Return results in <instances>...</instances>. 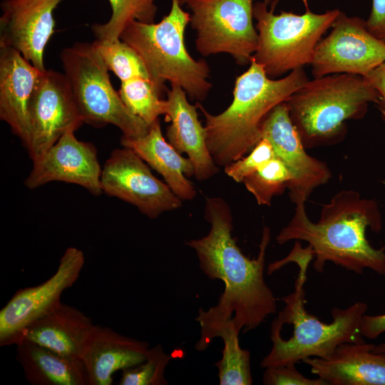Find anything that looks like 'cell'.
Returning <instances> with one entry per match:
<instances>
[{"mask_svg":"<svg viewBox=\"0 0 385 385\" xmlns=\"http://www.w3.org/2000/svg\"><path fill=\"white\" fill-rule=\"evenodd\" d=\"M302 14L282 11L274 14L277 0L270 9L262 2L253 6L258 45L252 58L270 78L309 65L316 46L340 13L333 9L323 14L312 12L307 0Z\"/></svg>","mask_w":385,"mask_h":385,"instance_id":"cell-7","label":"cell"},{"mask_svg":"<svg viewBox=\"0 0 385 385\" xmlns=\"http://www.w3.org/2000/svg\"><path fill=\"white\" fill-rule=\"evenodd\" d=\"M181 5L180 0H171L170 12L157 24L130 22L120 39L140 56L160 95L167 92L165 83L168 81L200 101L212 87L207 80L210 70L205 61L195 60L187 51L184 36L190 14Z\"/></svg>","mask_w":385,"mask_h":385,"instance_id":"cell-6","label":"cell"},{"mask_svg":"<svg viewBox=\"0 0 385 385\" xmlns=\"http://www.w3.org/2000/svg\"><path fill=\"white\" fill-rule=\"evenodd\" d=\"M64 0H3L0 46L18 51L41 71L45 47L55 32L54 10Z\"/></svg>","mask_w":385,"mask_h":385,"instance_id":"cell-16","label":"cell"},{"mask_svg":"<svg viewBox=\"0 0 385 385\" xmlns=\"http://www.w3.org/2000/svg\"><path fill=\"white\" fill-rule=\"evenodd\" d=\"M149 349L147 342L95 324L86 338L81 356L87 385H111L116 371L143 363Z\"/></svg>","mask_w":385,"mask_h":385,"instance_id":"cell-17","label":"cell"},{"mask_svg":"<svg viewBox=\"0 0 385 385\" xmlns=\"http://www.w3.org/2000/svg\"><path fill=\"white\" fill-rule=\"evenodd\" d=\"M74 132H66L33 162V168L24 182L28 188L35 189L52 181H61L78 185L94 195L103 193L102 170L96 149L93 143L78 140Z\"/></svg>","mask_w":385,"mask_h":385,"instance_id":"cell-15","label":"cell"},{"mask_svg":"<svg viewBox=\"0 0 385 385\" xmlns=\"http://www.w3.org/2000/svg\"><path fill=\"white\" fill-rule=\"evenodd\" d=\"M205 219L210 224L207 235L185 244L195 252L203 273L210 279L221 280L225 289L216 305L199 309L195 320L200 330L232 319L240 333L251 331L277 312V299L264 279L270 230L264 227L258 255L250 259L232 237L233 217L225 200L207 198Z\"/></svg>","mask_w":385,"mask_h":385,"instance_id":"cell-1","label":"cell"},{"mask_svg":"<svg viewBox=\"0 0 385 385\" xmlns=\"http://www.w3.org/2000/svg\"><path fill=\"white\" fill-rule=\"evenodd\" d=\"M42 71L17 50L0 46V118L26 148L29 143V104Z\"/></svg>","mask_w":385,"mask_h":385,"instance_id":"cell-18","label":"cell"},{"mask_svg":"<svg viewBox=\"0 0 385 385\" xmlns=\"http://www.w3.org/2000/svg\"><path fill=\"white\" fill-rule=\"evenodd\" d=\"M118 92L128 110L149 125L166 114L167 101L160 98L161 95L148 79L135 78L121 81Z\"/></svg>","mask_w":385,"mask_h":385,"instance_id":"cell-26","label":"cell"},{"mask_svg":"<svg viewBox=\"0 0 385 385\" xmlns=\"http://www.w3.org/2000/svg\"><path fill=\"white\" fill-rule=\"evenodd\" d=\"M262 138L271 143L275 156L285 165L292 176L287 189L294 205L305 202L314 189L331 178L332 173L326 163L306 152L286 102L272 109L263 121Z\"/></svg>","mask_w":385,"mask_h":385,"instance_id":"cell-14","label":"cell"},{"mask_svg":"<svg viewBox=\"0 0 385 385\" xmlns=\"http://www.w3.org/2000/svg\"><path fill=\"white\" fill-rule=\"evenodd\" d=\"M371 350L375 353L382 354L385 355V342L379 344L378 345H374Z\"/></svg>","mask_w":385,"mask_h":385,"instance_id":"cell-35","label":"cell"},{"mask_svg":"<svg viewBox=\"0 0 385 385\" xmlns=\"http://www.w3.org/2000/svg\"><path fill=\"white\" fill-rule=\"evenodd\" d=\"M94 325L83 312L61 302L27 325L17 342H34L58 354L81 359L86 338Z\"/></svg>","mask_w":385,"mask_h":385,"instance_id":"cell-21","label":"cell"},{"mask_svg":"<svg viewBox=\"0 0 385 385\" xmlns=\"http://www.w3.org/2000/svg\"><path fill=\"white\" fill-rule=\"evenodd\" d=\"M195 46L204 56L231 55L239 65L250 63L258 45L253 0H189Z\"/></svg>","mask_w":385,"mask_h":385,"instance_id":"cell-9","label":"cell"},{"mask_svg":"<svg viewBox=\"0 0 385 385\" xmlns=\"http://www.w3.org/2000/svg\"><path fill=\"white\" fill-rule=\"evenodd\" d=\"M309 80L303 68L273 79L252 58L248 69L237 77L232 101L223 112L212 115L197 101L205 118L207 148L216 165L225 167L250 152L262 139L267 115Z\"/></svg>","mask_w":385,"mask_h":385,"instance_id":"cell-4","label":"cell"},{"mask_svg":"<svg viewBox=\"0 0 385 385\" xmlns=\"http://www.w3.org/2000/svg\"><path fill=\"white\" fill-rule=\"evenodd\" d=\"M240 332L232 320L200 331L195 348L202 351L207 349L212 339L220 337L224 344L222 357L215 363L220 385H251L250 352L240 346Z\"/></svg>","mask_w":385,"mask_h":385,"instance_id":"cell-24","label":"cell"},{"mask_svg":"<svg viewBox=\"0 0 385 385\" xmlns=\"http://www.w3.org/2000/svg\"><path fill=\"white\" fill-rule=\"evenodd\" d=\"M111 16L104 24H94L92 31L100 41H114L133 21L154 23L158 7L155 0H108Z\"/></svg>","mask_w":385,"mask_h":385,"instance_id":"cell-25","label":"cell"},{"mask_svg":"<svg viewBox=\"0 0 385 385\" xmlns=\"http://www.w3.org/2000/svg\"><path fill=\"white\" fill-rule=\"evenodd\" d=\"M59 56L84 123L98 128L112 124L127 138L148 132L151 125L131 113L113 87L109 70L93 43L76 42Z\"/></svg>","mask_w":385,"mask_h":385,"instance_id":"cell-8","label":"cell"},{"mask_svg":"<svg viewBox=\"0 0 385 385\" xmlns=\"http://www.w3.org/2000/svg\"><path fill=\"white\" fill-rule=\"evenodd\" d=\"M262 382L266 385H328L322 379H309L299 373L295 364L265 368Z\"/></svg>","mask_w":385,"mask_h":385,"instance_id":"cell-31","label":"cell"},{"mask_svg":"<svg viewBox=\"0 0 385 385\" xmlns=\"http://www.w3.org/2000/svg\"><path fill=\"white\" fill-rule=\"evenodd\" d=\"M374 344L343 343L326 358L303 360L311 372L331 385H385V355Z\"/></svg>","mask_w":385,"mask_h":385,"instance_id":"cell-20","label":"cell"},{"mask_svg":"<svg viewBox=\"0 0 385 385\" xmlns=\"http://www.w3.org/2000/svg\"><path fill=\"white\" fill-rule=\"evenodd\" d=\"M313 257L310 246L302 248L297 240L288 256L268 266L271 274L293 262L298 265L299 272L294 291L279 299L284 307L272 323V346L262 359V368L296 364L312 356L326 358L343 343L365 342L361 333L362 317L368 308L365 302H356L346 309L333 308L330 324L323 323L306 310L304 285Z\"/></svg>","mask_w":385,"mask_h":385,"instance_id":"cell-3","label":"cell"},{"mask_svg":"<svg viewBox=\"0 0 385 385\" xmlns=\"http://www.w3.org/2000/svg\"><path fill=\"white\" fill-rule=\"evenodd\" d=\"M120 144L134 150L150 168L160 174L165 183L182 200L196 195L194 185L188 178L195 175L190 159L181 155L163 137L160 120L153 123L141 137L122 136Z\"/></svg>","mask_w":385,"mask_h":385,"instance_id":"cell-22","label":"cell"},{"mask_svg":"<svg viewBox=\"0 0 385 385\" xmlns=\"http://www.w3.org/2000/svg\"><path fill=\"white\" fill-rule=\"evenodd\" d=\"M64 73L42 71L29 104V143L32 161L41 158L68 130L83 123Z\"/></svg>","mask_w":385,"mask_h":385,"instance_id":"cell-12","label":"cell"},{"mask_svg":"<svg viewBox=\"0 0 385 385\" xmlns=\"http://www.w3.org/2000/svg\"><path fill=\"white\" fill-rule=\"evenodd\" d=\"M366 23L368 30L385 43V0H372L371 10Z\"/></svg>","mask_w":385,"mask_h":385,"instance_id":"cell-32","label":"cell"},{"mask_svg":"<svg viewBox=\"0 0 385 385\" xmlns=\"http://www.w3.org/2000/svg\"><path fill=\"white\" fill-rule=\"evenodd\" d=\"M364 77L376 91L378 95L376 104L385 120V61Z\"/></svg>","mask_w":385,"mask_h":385,"instance_id":"cell-33","label":"cell"},{"mask_svg":"<svg viewBox=\"0 0 385 385\" xmlns=\"http://www.w3.org/2000/svg\"><path fill=\"white\" fill-rule=\"evenodd\" d=\"M189 0H180L181 4H186Z\"/></svg>","mask_w":385,"mask_h":385,"instance_id":"cell-37","label":"cell"},{"mask_svg":"<svg viewBox=\"0 0 385 385\" xmlns=\"http://www.w3.org/2000/svg\"><path fill=\"white\" fill-rule=\"evenodd\" d=\"M274 157L276 156L271 143L267 138H262L247 156L226 165L225 173L235 182L242 183L246 177Z\"/></svg>","mask_w":385,"mask_h":385,"instance_id":"cell-30","label":"cell"},{"mask_svg":"<svg viewBox=\"0 0 385 385\" xmlns=\"http://www.w3.org/2000/svg\"><path fill=\"white\" fill-rule=\"evenodd\" d=\"M361 333L364 337L374 339L385 333V314L379 315L363 316Z\"/></svg>","mask_w":385,"mask_h":385,"instance_id":"cell-34","label":"cell"},{"mask_svg":"<svg viewBox=\"0 0 385 385\" xmlns=\"http://www.w3.org/2000/svg\"><path fill=\"white\" fill-rule=\"evenodd\" d=\"M304 204H295L293 217L275 237L278 244L293 240L307 242L318 272L329 261L356 274L370 269L385 276V247L374 248L366 237L367 227L376 233L382 229L381 214L374 199L364 198L353 190H341L322 206L317 222L309 220Z\"/></svg>","mask_w":385,"mask_h":385,"instance_id":"cell-2","label":"cell"},{"mask_svg":"<svg viewBox=\"0 0 385 385\" xmlns=\"http://www.w3.org/2000/svg\"><path fill=\"white\" fill-rule=\"evenodd\" d=\"M93 43L108 69L120 81L135 78H144L151 81L148 71L140 56L122 40L110 41L96 39Z\"/></svg>","mask_w":385,"mask_h":385,"instance_id":"cell-28","label":"cell"},{"mask_svg":"<svg viewBox=\"0 0 385 385\" xmlns=\"http://www.w3.org/2000/svg\"><path fill=\"white\" fill-rule=\"evenodd\" d=\"M16 359L32 385H87L81 359L65 356L28 341H19Z\"/></svg>","mask_w":385,"mask_h":385,"instance_id":"cell-23","label":"cell"},{"mask_svg":"<svg viewBox=\"0 0 385 385\" xmlns=\"http://www.w3.org/2000/svg\"><path fill=\"white\" fill-rule=\"evenodd\" d=\"M170 356L165 353L160 344L150 348L148 357L143 363L123 370L120 385H165V367Z\"/></svg>","mask_w":385,"mask_h":385,"instance_id":"cell-29","label":"cell"},{"mask_svg":"<svg viewBox=\"0 0 385 385\" xmlns=\"http://www.w3.org/2000/svg\"><path fill=\"white\" fill-rule=\"evenodd\" d=\"M101 182L103 192L135 206L151 219L182 206V200L129 148L112 151L103 165Z\"/></svg>","mask_w":385,"mask_h":385,"instance_id":"cell-11","label":"cell"},{"mask_svg":"<svg viewBox=\"0 0 385 385\" xmlns=\"http://www.w3.org/2000/svg\"><path fill=\"white\" fill-rule=\"evenodd\" d=\"M272 0H263V2L268 5L272 2Z\"/></svg>","mask_w":385,"mask_h":385,"instance_id":"cell-36","label":"cell"},{"mask_svg":"<svg viewBox=\"0 0 385 385\" xmlns=\"http://www.w3.org/2000/svg\"><path fill=\"white\" fill-rule=\"evenodd\" d=\"M331 28L314 51L309 64L314 78L336 73L366 76L385 61V43L368 30L363 19L340 11Z\"/></svg>","mask_w":385,"mask_h":385,"instance_id":"cell-10","label":"cell"},{"mask_svg":"<svg viewBox=\"0 0 385 385\" xmlns=\"http://www.w3.org/2000/svg\"><path fill=\"white\" fill-rule=\"evenodd\" d=\"M187 93L179 86L171 83L167 91L166 130L168 143L180 154L186 153L191 161L195 178L199 181L210 179L219 172L207 145L205 126L198 119L197 105H192Z\"/></svg>","mask_w":385,"mask_h":385,"instance_id":"cell-19","label":"cell"},{"mask_svg":"<svg viewBox=\"0 0 385 385\" xmlns=\"http://www.w3.org/2000/svg\"><path fill=\"white\" fill-rule=\"evenodd\" d=\"M377 101L376 91L365 77L336 73L309 80L285 102L307 149L342 141L346 121L364 118L369 103Z\"/></svg>","mask_w":385,"mask_h":385,"instance_id":"cell-5","label":"cell"},{"mask_svg":"<svg viewBox=\"0 0 385 385\" xmlns=\"http://www.w3.org/2000/svg\"><path fill=\"white\" fill-rule=\"evenodd\" d=\"M292 180L285 165L277 157L246 177L242 183L260 205L270 206L274 196L282 194Z\"/></svg>","mask_w":385,"mask_h":385,"instance_id":"cell-27","label":"cell"},{"mask_svg":"<svg viewBox=\"0 0 385 385\" xmlns=\"http://www.w3.org/2000/svg\"><path fill=\"white\" fill-rule=\"evenodd\" d=\"M85 262L73 247L62 255L56 272L43 283L19 289L0 311V345L16 344L24 328L56 307L63 291L77 281Z\"/></svg>","mask_w":385,"mask_h":385,"instance_id":"cell-13","label":"cell"}]
</instances>
